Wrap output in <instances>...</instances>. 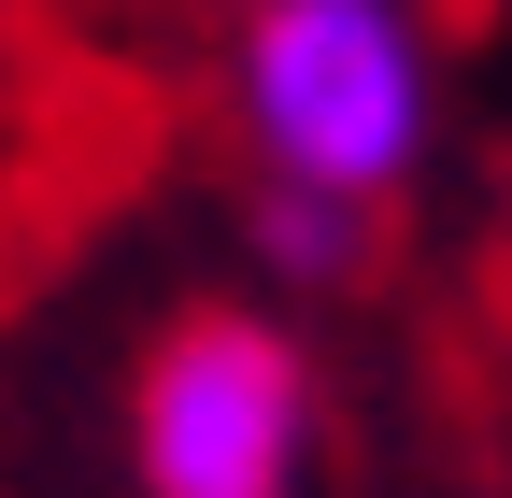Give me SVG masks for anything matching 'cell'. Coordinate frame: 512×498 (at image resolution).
I'll return each instance as SVG.
<instances>
[{
    "instance_id": "2",
    "label": "cell",
    "mask_w": 512,
    "mask_h": 498,
    "mask_svg": "<svg viewBox=\"0 0 512 498\" xmlns=\"http://www.w3.org/2000/svg\"><path fill=\"white\" fill-rule=\"evenodd\" d=\"M143 456H157V498H285V456H299L285 342L271 328H185L157 356Z\"/></svg>"
},
{
    "instance_id": "1",
    "label": "cell",
    "mask_w": 512,
    "mask_h": 498,
    "mask_svg": "<svg viewBox=\"0 0 512 498\" xmlns=\"http://www.w3.org/2000/svg\"><path fill=\"white\" fill-rule=\"evenodd\" d=\"M256 129L299 185H384L413 171L427 129V86H413V43L384 0H271L256 29Z\"/></svg>"
}]
</instances>
